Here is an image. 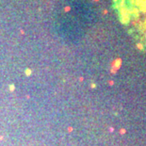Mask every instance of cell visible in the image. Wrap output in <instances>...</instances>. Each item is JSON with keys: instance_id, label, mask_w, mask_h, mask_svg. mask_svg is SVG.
<instances>
[{"instance_id": "6da1fadb", "label": "cell", "mask_w": 146, "mask_h": 146, "mask_svg": "<svg viewBox=\"0 0 146 146\" xmlns=\"http://www.w3.org/2000/svg\"><path fill=\"white\" fill-rule=\"evenodd\" d=\"M131 8L127 10L135 20V27L142 39V43L146 44V0H131Z\"/></svg>"}]
</instances>
